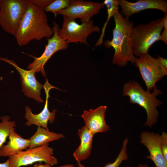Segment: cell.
<instances>
[{"label":"cell","instance_id":"6da1fadb","mask_svg":"<svg viewBox=\"0 0 167 167\" xmlns=\"http://www.w3.org/2000/svg\"><path fill=\"white\" fill-rule=\"evenodd\" d=\"M45 10L27 0L24 14L15 36L20 46L27 45L33 40L49 39L53 31L48 23Z\"/></svg>","mask_w":167,"mask_h":167},{"label":"cell","instance_id":"7a4b0ae2","mask_svg":"<svg viewBox=\"0 0 167 167\" xmlns=\"http://www.w3.org/2000/svg\"><path fill=\"white\" fill-rule=\"evenodd\" d=\"M113 17L115 26L112 30L111 40L104 42L105 47H113L114 52L112 63L120 67L126 66L128 62L134 63L136 57L132 47L131 32L134 27L132 21L125 18L119 11Z\"/></svg>","mask_w":167,"mask_h":167},{"label":"cell","instance_id":"3957f363","mask_svg":"<svg viewBox=\"0 0 167 167\" xmlns=\"http://www.w3.org/2000/svg\"><path fill=\"white\" fill-rule=\"evenodd\" d=\"M122 93L123 96L129 97L131 103L138 104L145 110L147 120L144 126L151 127L156 123L159 116L157 108L162 104L156 97L162 94L161 90L155 87L151 93L148 89L145 91L137 82L130 80L123 86Z\"/></svg>","mask_w":167,"mask_h":167},{"label":"cell","instance_id":"277c9868","mask_svg":"<svg viewBox=\"0 0 167 167\" xmlns=\"http://www.w3.org/2000/svg\"><path fill=\"white\" fill-rule=\"evenodd\" d=\"M163 28L162 18L133 27L131 40L134 55L139 57L148 53L150 47L159 41Z\"/></svg>","mask_w":167,"mask_h":167},{"label":"cell","instance_id":"5b68a950","mask_svg":"<svg viewBox=\"0 0 167 167\" xmlns=\"http://www.w3.org/2000/svg\"><path fill=\"white\" fill-rule=\"evenodd\" d=\"M54 149L49 143L26 151H20L9 157L10 167H20L36 162H44L51 166L57 165L58 161L53 156Z\"/></svg>","mask_w":167,"mask_h":167},{"label":"cell","instance_id":"8992f818","mask_svg":"<svg viewBox=\"0 0 167 167\" xmlns=\"http://www.w3.org/2000/svg\"><path fill=\"white\" fill-rule=\"evenodd\" d=\"M27 0H2L0 5V25L15 36L25 11Z\"/></svg>","mask_w":167,"mask_h":167},{"label":"cell","instance_id":"52a82bcc","mask_svg":"<svg viewBox=\"0 0 167 167\" xmlns=\"http://www.w3.org/2000/svg\"><path fill=\"white\" fill-rule=\"evenodd\" d=\"M62 28L58 35L68 44L79 42L88 45L87 39L94 32L100 31V28L93 24L92 20L89 22L79 24L75 20L64 16Z\"/></svg>","mask_w":167,"mask_h":167},{"label":"cell","instance_id":"ba28073f","mask_svg":"<svg viewBox=\"0 0 167 167\" xmlns=\"http://www.w3.org/2000/svg\"><path fill=\"white\" fill-rule=\"evenodd\" d=\"M134 63L149 91L156 87V83L167 74V69L148 53L136 57Z\"/></svg>","mask_w":167,"mask_h":167},{"label":"cell","instance_id":"9c48e42d","mask_svg":"<svg viewBox=\"0 0 167 167\" xmlns=\"http://www.w3.org/2000/svg\"><path fill=\"white\" fill-rule=\"evenodd\" d=\"M53 24L54 26L52 28L53 31V35L51 38L47 39V44L42 54L39 57H36L31 55H28L32 57L34 60L29 64L28 69L35 73L40 72L42 75L45 77L46 74L44 66L47 62L56 52L65 49L69 46V44L60 38L58 35L60 29L58 24L55 21L53 22Z\"/></svg>","mask_w":167,"mask_h":167},{"label":"cell","instance_id":"30bf717a","mask_svg":"<svg viewBox=\"0 0 167 167\" xmlns=\"http://www.w3.org/2000/svg\"><path fill=\"white\" fill-rule=\"evenodd\" d=\"M70 4L67 8L57 12L55 14L66 16L75 20L79 19L81 22L88 23L91 18L99 13L104 6L103 2L82 0H70Z\"/></svg>","mask_w":167,"mask_h":167},{"label":"cell","instance_id":"8fae6325","mask_svg":"<svg viewBox=\"0 0 167 167\" xmlns=\"http://www.w3.org/2000/svg\"><path fill=\"white\" fill-rule=\"evenodd\" d=\"M0 60L4 61L12 65L17 70L20 75L22 90L25 95L28 98L34 99L39 103L43 102L40 96L43 85L36 80L35 72L20 67L12 60L1 58Z\"/></svg>","mask_w":167,"mask_h":167},{"label":"cell","instance_id":"7c38bea8","mask_svg":"<svg viewBox=\"0 0 167 167\" xmlns=\"http://www.w3.org/2000/svg\"><path fill=\"white\" fill-rule=\"evenodd\" d=\"M46 94V99L44 107L39 113L37 114H33L28 106L25 108V118L27 120L25 125L30 126L34 125L37 127L40 126L49 130L48 127V123H52L55 118L56 110L54 109L50 112L48 108V99L49 97V92L52 88H57L56 87L52 85L48 82V80L46 79L44 84L43 85Z\"/></svg>","mask_w":167,"mask_h":167},{"label":"cell","instance_id":"4fadbf2b","mask_svg":"<svg viewBox=\"0 0 167 167\" xmlns=\"http://www.w3.org/2000/svg\"><path fill=\"white\" fill-rule=\"evenodd\" d=\"M121 13L126 18L129 19L133 15L147 9H157L167 14V1L164 0H139L131 2L119 0Z\"/></svg>","mask_w":167,"mask_h":167},{"label":"cell","instance_id":"5bb4252c","mask_svg":"<svg viewBox=\"0 0 167 167\" xmlns=\"http://www.w3.org/2000/svg\"><path fill=\"white\" fill-rule=\"evenodd\" d=\"M140 141L149 152L150 154L147 156V159L152 161L156 167H167V161L161 149V135L153 132L144 131L141 134Z\"/></svg>","mask_w":167,"mask_h":167},{"label":"cell","instance_id":"9a60e30c","mask_svg":"<svg viewBox=\"0 0 167 167\" xmlns=\"http://www.w3.org/2000/svg\"><path fill=\"white\" fill-rule=\"evenodd\" d=\"M107 109V106L101 105L94 109L84 110L81 115L84 126L94 135L99 132H106L110 129L105 120Z\"/></svg>","mask_w":167,"mask_h":167},{"label":"cell","instance_id":"2e32d148","mask_svg":"<svg viewBox=\"0 0 167 167\" xmlns=\"http://www.w3.org/2000/svg\"><path fill=\"white\" fill-rule=\"evenodd\" d=\"M77 134L80 143L74 152L73 156L77 162H80L88 158L91 154L94 135L85 126L79 130Z\"/></svg>","mask_w":167,"mask_h":167},{"label":"cell","instance_id":"e0dca14e","mask_svg":"<svg viewBox=\"0 0 167 167\" xmlns=\"http://www.w3.org/2000/svg\"><path fill=\"white\" fill-rule=\"evenodd\" d=\"M8 138L9 141L7 144L3 145L0 149L1 156H9L29 147V139L22 138L15 131L10 134Z\"/></svg>","mask_w":167,"mask_h":167},{"label":"cell","instance_id":"ac0fdd59","mask_svg":"<svg viewBox=\"0 0 167 167\" xmlns=\"http://www.w3.org/2000/svg\"><path fill=\"white\" fill-rule=\"evenodd\" d=\"M65 137L61 133L52 132L45 128L38 126L36 131L30 138V145L28 148L31 149L39 147L49 142Z\"/></svg>","mask_w":167,"mask_h":167},{"label":"cell","instance_id":"d6986e66","mask_svg":"<svg viewBox=\"0 0 167 167\" xmlns=\"http://www.w3.org/2000/svg\"><path fill=\"white\" fill-rule=\"evenodd\" d=\"M103 3L107 8V19L102 29L101 34L95 46L100 45L102 44L105 30L108 23L110 18L113 17L115 12L119 10L118 0H105Z\"/></svg>","mask_w":167,"mask_h":167},{"label":"cell","instance_id":"ffe728a7","mask_svg":"<svg viewBox=\"0 0 167 167\" xmlns=\"http://www.w3.org/2000/svg\"><path fill=\"white\" fill-rule=\"evenodd\" d=\"M10 118L8 115L0 117L2 122H0V149L10 134L15 131V122L10 120Z\"/></svg>","mask_w":167,"mask_h":167},{"label":"cell","instance_id":"44dd1931","mask_svg":"<svg viewBox=\"0 0 167 167\" xmlns=\"http://www.w3.org/2000/svg\"><path fill=\"white\" fill-rule=\"evenodd\" d=\"M128 140L126 138L123 141L121 150L115 161L113 163H109L103 167H119L122 162L128 159L127 152V146ZM78 167H86L80 162H77Z\"/></svg>","mask_w":167,"mask_h":167},{"label":"cell","instance_id":"7402d4cb","mask_svg":"<svg viewBox=\"0 0 167 167\" xmlns=\"http://www.w3.org/2000/svg\"><path fill=\"white\" fill-rule=\"evenodd\" d=\"M69 0H55L50 3L45 8V11L54 14L60 10L68 8L70 4Z\"/></svg>","mask_w":167,"mask_h":167},{"label":"cell","instance_id":"603a6c76","mask_svg":"<svg viewBox=\"0 0 167 167\" xmlns=\"http://www.w3.org/2000/svg\"><path fill=\"white\" fill-rule=\"evenodd\" d=\"M162 25L164 29L160 36L159 41H161L167 44V14H165L164 16L162 18Z\"/></svg>","mask_w":167,"mask_h":167},{"label":"cell","instance_id":"cb8c5ba5","mask_svg":"<svg viewBox=\"0 0 167 167\" xmlns=\"http://www.w3.org/2000/svg\"><path fill=\"white\" fill-rule=\"evenodd\" d=\"M161 147L163 155L167 161V134L162 132L161 135Z\"/></svg>","mask_w":167,"mask_h":167},{"label":"cell","instance_id":"d4e9b609","mask_svg":"<svg viewBox=\"0 0 167 167\" xmlns=\"http://www.w3.org/2000/svg\"><path fill=\"white\" fill-rule=\"evenodd\" d=\"M30 1L38 7L45 10L53 0H31Z\"/></svg>","mask_w":167,"mask_h":167},{"label":"cell","instance_id":"484cf974","mask_svg":"<svg viewBox=\"0 0 167 167\" xmlns=\"http://www.w3.org/2000/svg\"><path fill=\"white\" fill-rule=\"evenodd\" d=\"M156 59L162 66L166 69H167V59L162 58L159 56H157V57Z\"/></svg>","mask_w":167,"mask_h":167},{"label":"cell","instance_id":"4316f807","mask_svg":"<svg viewBox=\"0 0 167 167\" xmlns=\"http://www.w3.org/2000/svg\"><path fill=\"white\" fill-rule=\"evenodd\" d=\"M0 167H10L9 160V159L3 163H0Z\"/></svg>","mask_w":167,"mask_h":167},{"label":"cell","instance_id":"83f0119b","mask_svg":"<svg viewBox=\"0 0 167 167\" xmlns=\"http://www.w3.org/2000/svg\"><path fill=\"white\" fill-rule=\"evenodd\" d=\"M51 166L48 164H35L33 167H51Z\"/></svg>","mask_w":167,"mask_h":167},{"label":"cell","instance_id":"f1b7e54d","mask_svg":"<svg viewBox=\"0 0 167 167\" xmlns=\"http://www.w3.org/2000/svg\"><path fill=\"white\" fill-rule=\"evenodd\" d=\"M58 167H75L73 164H66Z\"/></svg>","mask_w":167,"mask_h":167},{"label":"cell","instance_id":"f546056e","mask_svg":"<svg viewBox=\"0 0 167 167\" xmlns=\"http://www.w3.org/2000/svg\"><path fill=\"white\" fill-rule=\"evenodd\" d=\"M138 167H148V166L147 164H139L138 165Z\"/></svg>","mask_w":167,"mask_h":167},{"label":"cell","instance_id":"4dcf8cb0","mask_svg":"<svg viewBox=\"0 0 167 167\" xmlns=\"http://www.w3.org/2000/svg\"><path fill=\"white\" fill-rule=\"evenodd\" d=\"M1 0H0V4H1Z\"/></svg>","mask_w":167,"mask_h":167}]
</instances>
